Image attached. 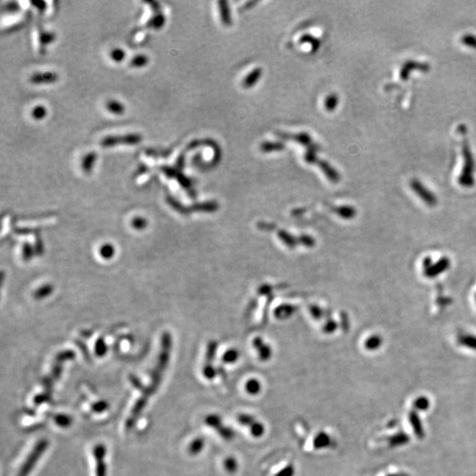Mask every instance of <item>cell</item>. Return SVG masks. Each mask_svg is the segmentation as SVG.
I'll return each instance as SVG.
<instances>
[{"label":"cell","mask_w":476,"mask_h":476,"mask_svg":"<svg viewBox=\"0 0 476 476\" xmlns=\"http://www.w3.org/2000/svg\"><path fill=\"white\" fill-rule=\"evenodd\" d=\"M457 130L460 131L461 136H462V154H463L464 165L462 168L460 177H459V182L461 186L470 188L474 185V169H475V162H474V158L473 154L470 149L468 139L467 137V126L464 124H461Z\"/></svg>","instance_id":"6da1fadb"},{"label":"cell","mask_w":476,"mask_h":476,"mask_svg":"<svg viewBox=\"0 0 476 476\" xmlns=\"http://www.w3.org/2000/svg\"><path fill=\"white\" fill-rule=\"evenodd\" d=\"M424 276L427 278L434 279L446 272L451 266V260L447 257H443L437 260L436 263H432L431 258H426L424 260Z\"/></svg>","instance_id":"7a4b0ae2"},{"label":"cell","mask_w":476,"mask_h":476,"mask_svg":"<svg viewBox=\"0 0 476 476\" xmlns=\"http://www.w3.org/2000/svg\"><path fill=\"white\" fill-rule=\"evenodd\" d=\"M410 186H411L412 190L414 191V193L417 194L418 197L424 201L428 207H436L437 202H438L436 195L434 194L430 189L427 188L423 182L416 179V178H414V179L411 180Z\"/></svg>","instance_id":"3957f363"},{"label":"cell","mask_w":476,"mask_h":476,"mask_svg":"<svg viewBox=\"0 0 476 476\" xmlns=\"http://www.w3.org/2000/svg\"><path fill=\"white\" fill-rule=\"evenodd\" d=\"M46 447L47 443L45 441H41L38 444L36 447L32 451L31 454L29 455L28 460L25 461L23 467L21 468L18 476H28L32 468L34 467V464L38 461V457H40Z\"/></svg>","instance_id":"277c9868"},{"label":"cell","mask_w":476,"mask_h":476,"mask_svg":"<svg viewBox=\"0 0 476 476\" xmlns=\"http://www.w3.org/2000/svg\"><path fill=\"white\" fill-rule=\"evenodd\" d=\"M141 137L138 134H129L126 136L106 137L101 141V145L103 147H112L116 145H135L140 142Z\"/></svg>","instance_id":"5b68a950"},{"label":"cell","mask_w":476,"mask_h":476,"mask_svg":"<svg viewBox=\"0 0 476 476\" xmlns=\"http://www.w3.org/2000/svg\"><path fill=\"white\" fill-rule=\"evenodd\" d=\"M335 446V440L325 431H319L313 438V447L316 450L334 448Z\"/></svg>","instance_id":"8992f818"},{"label":"cell","mask_w":476,"mask_h":476,"mask_svg":"<svg viewBox=\"0 0 476 476\" xmlns=\"http://www.w3.org/2000/svg\"><path fill=\"white\" fill-rule=\"evenodd\" d=\"M413 69H418L420 71H428L430 69V65L428 63L419 62V61H414V60H408L407 62L404 63L402 65L400 71H399V76L400 79L403 81H406L408 79V75L411 72Z\"/></svg>","instance_id":"52a82bcc"},{"label":"cell","mask_w":476,"mask_h":476,"mask_svg":"<svg viewBox=\"0 0 476 476\" xmlns=\"http://www.w3.org/2000/svg\"><path fill=\"white\" fill-rule=\"evenodd\" d=\"M58 80V75L52 71L38 72L32 75L30 82L34 84L53 83Z\"/></svg>","instance_id":"ba28073f"},{"label":"cell","mask_w":476,"mask_h":476,"mask_svg":"<svg viewBox=\"0 0 476 476\" xmlns=\"http://www.w3.org/2000/svg\"><path fill=\"white\" fill-rule=\"evenodd\" d=\"M457 342L461 346L476 351V335L474 334L461 333L457 334Z\"/></svg>","instance_id":"9c48e42d"},{"label":"cell","mask_w":476,"mask_h":476,"mask_svg":"<svg viewBox=\"0 0 476 476\" xmlns=\"http://www.w3.org/2000/svg\"><path fill=\"white\" fill-rule=\"evenodd\" d=\"M205 424L216 433L224 426L223 418L217 414H207L205 418Z\"/></svg>","instance_id":"30bf717a"},{"label":"cell","mask_w":476,"mask_h":476,"mask_svg":"<svg viewBox=\"0 0 476 476\" xmlns=\"http://www.w3.org/2000/svg\"><path fill=\"white\" fill-rule=\"evenodd\" d=\"M95 454H96V461H97V470H96V475L105 476V466L103 465V459L105 454V450L103 446L100 445L97 446L95 450Z\"/></svg>","instance_id":"8fae6325"},{"label":"cell","mask_w":476,"mask_h":476,"mask_svg":"<svg viewBox=\"0 0 476 476\" xmlns=\"http://www.w3.org/2000/svg\"><path fill=\"white\" fill-rule=\"evenodd\" d=\"M245 389L248 394L251 396L258 395L262 391V385L257 378H250L245 383Z\"/></svg>","instance_id":"7c38bea8"},{"label":"cell","mask_w":476,"mask_h":476,"mask_svg":"<svg viewBox=\"0 0 476 476\" xmlns=\"http://www.w3.org/2000/svg\"><path fill=\"white\" fill-rule=\"evenodd\" d=\"M206 446V441L203 437H197L194 440H192L191 444L188 446V451L190 454L192 456H196L200 453L203 451Z\"/></svg>","instance_id":"4fadbf2b"},{"label":"cell","mask_w":476,"mask_h":476,"mask_svg":"<svg viewBox=\"0 0 476 476\" xmlns=\"http://www.w3.org/2000/svg\"><path fill=\"white\" fill-rule=\"evenodd\" d=\"M223 468L229 474H235L239 469L238 461L233 456L225 457L223 461Z\"/></svg>","instance_id":"5bb4252c"},{"label":"cell","mask_w":476,"mask_h":476,"mask_svg":"<svg viewBox=\"0 0 476 476\" xmlns=\"http://www.w3.org/2000/svg\"><path fill=\"white\" fill-rule=\"evenodd\" d=\"M255 346L258 350V352H259V356H260V359L261 361H268L270 357L272 356V351H271V349L269 346H266V345H263L262 342L260 340H257L255 341Z\"/></svg>","instance_id":"9a60e30c"},{"label":"cell","mask_w":476,"mask_h":476,"mask_svg":"<svg viewBox=\"0 0 476 476\" xmlns=\"http://www.w3.org/2000/svg\"><path fill=\"white\" fill-rule=\"evenodd\" d=\"M383 344V339L379 335H372L371 337H369L366 341H365L364 346L366 350H371V351H373V350H377L382 346Z\"/></svg>","instance_id":"2e32d148"},{"label":"cell","mask_w":476,"mask_h":476,"mask_svg":"<svg viewBox=\"0 0 476 476\" xmlns=\"http://www.w3.org/2000/svg\"><path fill=\"white\" fill-rule=\"evenodd\" d=\"M249 430H250L251 436L255 437V438H260L261 436H263L264 434L266 432V427L264 425L263 423L257 420L254 424H251V427L249 428Z\"/></svg>","instance_id":"e0dca14e"},{"label":"cell","mask_w":476,"mask_h":476,"mask_svg":"<svg viewBox=\"0 0 476 476\" xmlns=\"http://www.w3.org/2000/svg\"><path fill=\"white\" fill-rule=\"evenodd\" d=\"M236 420H237L238 424L242 425V426L250 428L251 424H254L257 420V419L252 414H247V413H241V414H237Z\"/></svg>","instance_id":"ac0fdd59"},{"label":"cell","mask_w":476,"mask_h":476,"mask_svg":"<svg viewBox=\"0 0 476 476\" xmlns=\"http://www.w3.org/2000/svg\"><path fill=\"white\" fill-rule=\"evenodd\" d=\"M217 434H218L223 440H225V441H231V440L235 438V432L234 429H232L231 427L228 426V425H224V426L217 432Z\"/></svg>","instance_id":"d6986e66"},{"label":"cell","mask_w":476,"mask_h":476,"mask_svg":"<svg viewBox=\"0 0 476 476\" xmlns=\"http://www.w3.org/2000/svg\"><path fill=\"white\" fill-rule=\"evenodd\" d=\"M409 418L411 420L412 425L414 427V432H415V434H417L420 438H423V436H424V430H423V428L420 425V420L418 419L417 414H415L414 412H411Z\"/></svg>","instance_id":"ffe728a7"},{"label":"cell","mask_w":476,"mask_h":476,"mask_svg":"<svg viewBox=\"0 0 476 476\" xmlns=\"http://www.w3.org/2000/svg\"><path fill=\"white\" fill-rule=\"evenodd\" d=\"M107 108L112 114L121 115L124 112V106L118 101H111L107 103Z\"/></svg>","instance_id":"44dd1931"},{"label":"cell","mask_w":476,"mask_h":476,"mask_svg":"<svg viewBox=\"0 0 476 476\" xmlns=\"http://www.w3.org/2000/svg\"><path fill=\"white\" fill-rule=\"evenodd\" d=\"M219 7H221L219 8H221V13H222V19H223V23L225 25H229L231 23V19H230L228 3L222 1V2H219Z\"/></svg>","instance_id":"7402d4cb"},{"label":"cell","mask_w":476,"mask_h":476,"mask_svg":"<svg viewBox=\"0 0 476 476\" xmlns=\"http://www.w3.org/2000/svg\"><path fill=\"white\" fill-rule=\"evenodd\" d=\"M261 74H262V71L260 69H256L255 71H252L251 75L245 79V81H244V86L245 87H251V86H253V84L257 82Z\"/></svg>","instance_id":"603a6c76"},{"label":"cell","mask_w":476,"mask_h":476,"mask_svg":"<svg viewBox=\"0 0 476 476\" xmlns=\"http://www.w3.org/2000/svg\"><path fill=\"white\" fill-rule=\"evenodd\" d=\"M238 357H239V353L237 350H230L223 355V361L225 363H234L237 361Z\"/></svg>","instance_id":"cb8c5ba5"},{"label":"cell","mask_w":476,"mask_h":476,"mask_svg":"<svg viewBox=\"0 0 476 476\" xmlns=\"http://www.w3.org/2000/svg\"><path fill=\"white\" fill-rule=\"evenodd\" d=\"M296 467L293 464H288L283 468L278 471L273 476H296Z\"/></svg>","instance_id":"d4e9b609"},{"label":"cell","mask_w":476,"mask_h":476,"mask_svg":"<svg viewBox=\"0 0 476 476\" xmlns=\"http://www.w3.org/2000/svg\"><path fill=\"white\" fill-rule=\"evenodd\" d=\"M148 62H149V59L145 55H138L135 58H133L131 62V65L134 67H142L147 65Z\"/></svg>","instance_id":"484cf974"},{"label":"cell","mask_w":476,"mask_h":476,"mask_svg":"<svg viewBox=\"0 0 476 476\" xmlns=\"http://www.w3.org/2000/svg\"><path fill=\"white\" fill-rule=\"evenodd\" d=\"M96 160V154H89L87 155V156L84 158L83 163H82V167H83V170L85 171H90L91 170V167L93 166L94 161Z\"/></svg>","instance_id":"4316f807"},{"label":"cell","mask_w":476,"mask_h":476,"mask_svg":"<svg viewBox=\"0 0 476 476\" xmlns=\"http://www.w3.org/2000/svg\"><path fill=\"white\" fill-rule=\"evenodd\" d=\"M461 42L467 46L476 48V35L472 34H464L461 38Z\"/></svg>","instance_id":"83f0119b"},{"label":"cell","mask_w":476,"mask_h":476,"mask_svg":"<svg viewBox=\"0 0 476 476\" xmlns=\"http://www.w3.org/2000/svg\"><path fill=\"white\" fill-rule=\"evenodd\" d=\"M46 108H44V106H38L32 111V116L35 119H42L46 116Z\"/></svg>","instance_id":"f1b7e54d"},{"label":"cell","mask_w":476,"mask_h":476,"mask_svg":"<svg viewBox=\"0 0 476 476\" xmlns=\"http://www.w3.org/2000/svg\"><path fill=\"white\" fill-rule=\"evenodd\" d=\"M284 145L281 143H265L262 145V150L264 151H272V150H281L283 149Z\"/></svg>","instance_id":"f546056e"},{"label":"cell","mask_w":476,"mask_h":476,"mask_svg":"<svg viewBox=\"0 0 476 476\" xmlns=\"http://www.w3.org/2000/svg\"><path fill=\"white\" fill-rule=\"evenodd\" d=\"M124 55L125 54H124V50H122L121 49H115L111 53V58L116 62H119V61H122L124 59Z\"/></svg>","instance_id":"4dcf8cb0"},{"label":"cell","mask_w":476,"mask_h":476,"mask_svg":"<svg viewBox=\"0 0 476 476\" xmlns=\"http://www.w3.org/2000/svg\"><path fill=\"white\" fill-rule=\"evenodd\" d=\"M338 103V98L337 96H334V95H332V96L328 97L326 102H325V106H326V108L328 111H333L335 108L336 105Z\"/></svg>","instance_id":"1f68e13d"},{"label":"cell","mask_w":476,"mask_h":476,"mask_svg":"<svg viewBox=\"0 0 476 476\" xmlns=\"http://www.w3.org/2000/svg\"><path fill=\"white\" fill-rule=\"evenodd\" d=\"M101 253H102V257L109 259L114 254V248H112V245H104V246H102Z\"/></svg>","instance_id":"d6a6232c"},{"label":"cell","mask_w":476,"mask_h":476,"mask_svg":"<svg viewBox=\"0 0 476 476\" xmlns=\"http://www.w3.org/2000/svg\"><path fill=\"white\" fill-rule=\"evenodd\" d=\"M408 441V436L403 434H399L398 436H393V438L391 439V444L393 445H397L398 444H404Z\"/></svg>","instance_id":"836d02e7"},{"label":"cell","mask_w":476,"mask_h":476,"mask_svg":"<svg viewBox=\"0 0 476 476\" xmlns=\"http://www.w3.org/2000/svg\"><path fill=\"white\" fill-rule=\"evenodd\" d=\"M414 406L415 408H419L420 410H425L429 407V401L426 398H419L414 402Z\"/></svg>","instance_id":"e575fe53"},{"label":"cell","mask_w":476,"mask_h":476,"mask_svg":"<svg viewBox=\"0 0 476 476\" xmlns=\"http://www.w3.org/2000/svg\"><path fill=\"white\" fill-rule=\"evenodd\" d=\"M145 225V222L141 218H137L133 221V226L138 229H142L143 227Z\"/></svg>","instance_id":"d590c367"},{"label":"cell","mask_w":476,"mask_h":476,"mask_svg":"<svg viewBox=\"0 0 476 476\" xmlns=\"http://www.w3.org/2000/svg\"><path fill=\"white\" fill-rule=\"evenodd\" d=\"M50 292H51V287H49V286H48V288H47L46 290L38 291V294H36V296H38V297H42V296H43V295L49 294V293H50Z\"/></svg>","instance_id":"8d00e7d4"},{"label":"cell","mask_w":476,"mask_h":476,"mask_svg":"<svg viewBox=\"0 0 476 476\" xmlns=\"http://www.w3.org/2000/svg\"><path fill=\"white\" fill-rule=\"evenodd\" d=\"M475 302H476V295H475Z\"/></svg>","instance_id":"74e56055"}]
</instances>
